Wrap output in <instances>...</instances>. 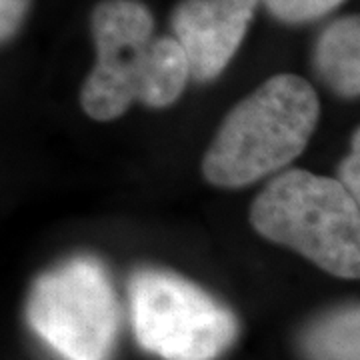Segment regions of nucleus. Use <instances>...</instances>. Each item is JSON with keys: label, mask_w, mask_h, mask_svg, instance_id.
Wrapping results in <instances>:
<instances>
[{"label": "nucleus", "mask_w": 360, "mask_h": 360, "mask_svg": "<svg viewBox=\"0 0 360 360\" xmlns=\"http://www.w3.org/2000/svg\"><path fill=\"white\" fill-rule=\"evenodd\" d=\"M96 65L80 103L94 120H115L142 103L165 108L191 77L186 52L172 34L156 37L155 16L141 0H101L90 14Z\"/></svg>", "instance_id": "obj_1"}, {"label": "nucleus", "mask_w": 360, "mask_h": 360, "mask_svg": "<svg viewBox=\"0 0 360 360\" xmlns=\"http://www.w3.org/2000/svg\"><path fill=\"white\" fill-rule=\"evenodd\" d=\"M321 115L314 89L276 75L232 108L202 160L208 182L238 188L284 168L304 150Z\"/></svg>", "instance_id": "obj_2"}, {"label": "nucleus", "mask_w": 360, "mask_h": 360, "mask_svg": "<svg viewBox=\"0 0 360 360\" xmlns=\"http://www.w3.org/2000/svg\"><path fill=\"white\" fill-rule=\"evenodd\" d=\"M250 222L324 272L360 278V205L340 180L286 170L255 198Z\"/></svg>", "instance_id": "obj_3"}, {"label": "nucleus", "mask_w": 360, "mask_h": 360, "mask_svg": "<svg viewBox=\"0 0 360 360\" xmlns=\"http://www.w3.org/2000/svg\"><path fill=\"white\" fill-rule=\"evenodd\" d=\"M129 296L136 340L160 359L214 360L234 342L231 310L174 272H136Z\"/></svg>", "instance_id": "obj_4"}, {"label": "nucleus", "mask_w": 360, "mask_h": 360, "mask_svg": "<svg viewBox=\"0 0 360 360\" xmlns=\"http://www.w3.org/2000/svg\"><path fill=\"white\" fill-rule=\"evenodd\" d=\"M26 316L66 360H108L118 333V300L101 262L77 258L40 276Z\"/></svg>", "instance_id": "obj_5"}, {"label": "nucleus", "mask_w": 360, "mask_h": 360, "mask_svg": "<svg viewBox=\"0 0 360 360\" xmlns=\"http://www.w3.org/2000/svg\"><path fill=\"white\" fill-rule=\"evenodd\" d=\"M260 0H180L170 14L172 37L186 52L191 77L217 78L245 40Z\"/></svg>", "instance_id": "obj_6"}, {"label": "nucleus", "mask_w": 360, "mask_h": 360, "mask_svg": "<svg viewBox=\"0 0 360 360\" xmlns=\"http://www.w3.org/2000/svg\"><path fill=\"white\" fill-rule=\"evenodd\" d=\"M314 70L342 98L360 96V14L336 18L314 46Z\"/></svg>", "instance_id": "obj_7"}, {"label": "nucleus", "mask_w": 360, "mask_h": 360, "mask_svg": "<svg viewBox=\"0 0 360 360\" xmlns=\"http://www.w3.org/2000/svg\"><path fill=\"white\" fill-rule=\"evenodd\" d=\"M310 360H360V304L322 314L302 336Z\"/></svg>", "instance_id": "obj_8"}, {"label": "nucleus", "mask_w": 360, "mask_h": 360, "mask_svg": "<svg viewBox=\"0 0 360 360\" xmlns=\"http://www.w3.org/2000/svg\"><path fill=\"white\" fill-rule=\"evenodd\" d=\"M269 8V13L286 25H302L316 20L336 6H340L345 0H262Z\"/></svg>", "instance_id": "obj_9"}, {"label": "nucleus", "mask_w": 360, "mask_h": 360, "mask_svg": "<svg viewBox=\"0 0 360 360\" xmlns=\"http://www.w3.org/2000/svg\"><path fill=\"white\" fill-rule=\"evenodd\" d=\"M338 180L348 188V193L356 198L360 205V127L352 134L350 141V155L342 160L338 168Z\"/></svg>", "instance_id": "obj_10"}, {"label": "nucleus", "mask_w": 360, "mask_h": 360, "mask_svg": "<svg viewBox=\"0 0 360 360\" xmlns=\"http://www.w3.org/2000/svg\"><path fill=\"white\" fill-rule=\"evenodd\" d=\"M30 0H0V37L11 40L20 30L28 13Z\"/></svg>", "instance_id": "obj_11"}]
</instances>
